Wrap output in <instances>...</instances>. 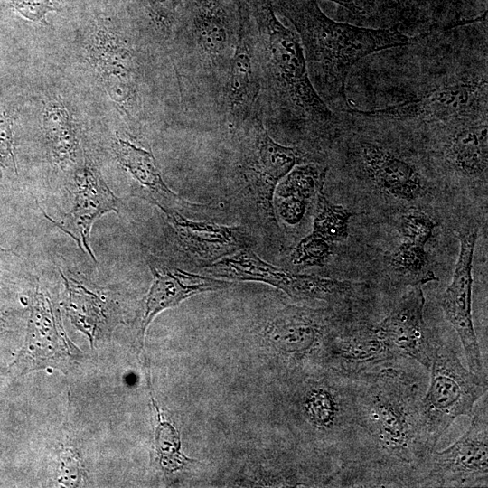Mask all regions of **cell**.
I'll list each match as a JSON object with an SVG mask.
<instances>
[{
  "label": "cell",
  "instance_id": "cell-21",
  "mask_svg": "<svg viewBox=\"0 0 488 488\" xmlns=\"http://www.w3.org/2000/svg\"><path fill=\"white\" fill-rule=\"evenodd\" d=\"M45 136L53 161L65 167L75 160L78 141L68 111L59 103H51L43 116Z\"/></svg>",
  "mask_w": 488,
  "mask_h": 488
},
{
  "label": "cell",
  "instance_id": "cell-10",
  "mask_svg": "<svg viewBox=\"0 0 488 488\" xmlns=\"http://www.w3.org/2000/svg\"><path fill=\"white\" fill-rule=\"evenodd\" d=\"M478 230L465 226L458 233V258L451 283L442 293L439 305L446 320L458 334L470 371L486 377L472 316L473 259Z\"/></svg>",
  "mask_w": 488,
  "mask_h": 488
},
{
  "label": "cell",
  "instance_id": "cell-19",
  "mask_svg": "<svg viewBox=\"0 0 488 488\" xmlns=\"http://www.w3.org/2000/svg\"><path fill=\"white\" fill-rule=\"evenodd\" d=\"M269 329L282 351L302 356L318 343L325 326L313 314L288 310L272 322Z\"/></svg>",
  "mask_w": 488,
  "mask_h": 488
},
{
  "label": "cell",
  "instance_id": "cell-2",
  "mask_svg": "<svg viewBox=\"0 0 488 488\" xmlns=\"http://www.w3.org/2000/svg\"><path fill=\"white\" fill-rule=\"evenodd\" d=\"M285 12L299 34L313 86L337 113L350 108L345 85L357 61L374 52L406 47L419 37L408 35L398 28L361 27L335 22L311 3L286 5Z\"/></svg>",
  "mask_w": 488,
  "mask_h": 488
},
{
  "label": "cell",
  "instance_id": "cell-5",
  "mask_svg": "<svg viewBox=\"0 0 488 488\" xmlns=\"http://www.w3.org/2000/svg\"><path fill=\"white\" fill-rule=\"evenodd\" d=\"M428 371L430 380L418 420L419 445L427 458L455 419L471 418L475 403L487 392V377L466 369L455 351L439 340Z\"/></svg>",
  "mask_w": 488,
  "mask_h": 488
},
{
  "label": "cell",
  "instance_id": "cell-1",
  "mask_svg": "<svg viewBox=\"0 0 488 488\" xmlns=\"http://www.w3.org/2000/svg\"><path fill=\"white\" fill-rule=\"evenodd\" d=\"M258 18L249 30L258 63L265 126L311 142L337 132L340 115L313 86L299 38L271 14Z\"/></svg>",
  "mask_w": 488,
  "mask_h": 488
},
{
  "label": "cell",
  "instance_id": "cell-29",
  "mask_svg": "<svg viewBox=\"0 0 488 488\" xmlns=\"http://www.w3.org/2000/svg\"><path fill=\"white\" fill-rule=\"evenodd\" d=\"M9 1L23 17L32 21H42L47 13L55 10L54 0Z\"/></svg>",
  "mask_w": 488,
  "mask_h": 488
},
{
  "label": "cell",
  "instance_id": "cell-6",
  "mask_svg": "<svg viewBox=\"0 0 488 488\" xmlns=\"http://www.w3.org/2000/svg\"><path fill=\"white\" fill-rule=\"evenodd\" d=\"M233 161L267 215L275 218L273 197L277 183L296 165L315 161L304 147L284 145L269 135L261 112L228 129Z\"/></svg>",
  "mask_w": 488,
  "mask_h": 488
},
{
  "label": "cell",
  "instance_id": "cell-22",
  "mask_svg": "<svg viewBox=\"0 0 488 488\" xmlns=\"http://www.w3.org/2000/svg\"><path fill=\"white\" fill-rule=\"evenodd\" d=\"M60 272L68 292L67 312L74 324L91 336L104 316L103 302L74 276Z\"/></svg>",
  "mask_w": 488,
  "mask_h": 488
},
{
  "label": "cell",
  "instance_id": "cell-9",
  "mask_svg": "<svg viewBox=\"0 0 488 488\" xmlns=\"http://www.w3.org/2000/svg\"><path fill=\"white\" fill-rule=\"evenodd\" d=\"M471 424L453 445L434 451L419 483L426 486L486 485L488 479L487 413H473Z\"/></svg>",
  "mask_w": 488,
  "mask_h": 488
},
{
  "label": "cell",
  "instance_id": "cell-24",
  "mask_svg": "<svg viewBox=\"0 0 488 488\" xmlns=\"http://www.w3.org/2000/svg\"><path fill=\"white\" fill-rule=\"evenodd\" d=\"M353 215L343 206L331 203L322 191L317 195L313 231L332 243L343 241L348 236L349 220Z\"/></svg>",
  "mask_w": 488,
  "mask_h": 488
},
{
  "label": "cell",
  "instance_id": "cell-3",
  "mask_svg": "<svg viewBox=\"0 0 488 488\" xmlns=\"http://www.w3.org/2000/svg\"><path fill=\"white\" fill-rule=\"evenodd\" d=\"M357 435L384 468L416 469L428 459L418 440L422 393L405 371L386 365L354 376Z\"/></svg>",
  "mask_w": 488,
  "mask_h": 488
},
{
  "label": "cell",
  "instance_id": "cell-20",
  "mask_svg": "<svg viewBox=\"0 0 488 488\" xmlns=\"http://www.w3.org/2000/svg\"><path fill=\"white\" fill-rule=\"evenodd\" d=\"M384 258L391 278L398 283L413 286L436 280L428 267L425 245L401 239Z\"/></svg>",
  "mask_w": 488,
  "mask_h": 488
},
{
  "label": "cell",
  "instance_id": "cell-4",
  "mask_svg": "<svg viewBox=\"0 0 488 488\" xmlns=\"http://www.w3.org/2000/svg\"><path fill=\"white\" fill-rule=\"evenodd\" d=\"M443 68L424 71L412 98L370 113L405 129L488 115L487 38L450 54Z\"/></svg>",
  "mask_w": 488,
  "mask_h": 488
},
{
  "label": "cell",
  "instance_id": "cell-17",
  "mask_svg": "<svg viewBox=\"0 0 488 488\" xmlns=\"http://www.w3.org/2000/svg\"><path fill=\"white\" fill-rule=\"evenodd\" d=\"M330 355L339 373L356 376L397 358L383 341L377 324L345 327L330 342Z\"/></svg>",
  "mask_w": 488,
  "mask_h": 488
},
{
  "label": "cell",
  "instance_id": "cell-16",
  "mask_svg": "<svg viewBox=\"0 0 488 488\" xmlns=\"http://www.w3.org/2000/svg\"><path fill=\"white\" fill-rule=\"evenodd\" d=\"M148 265L153 283L145 299L140 329L142 336L155 316L163 310L177 306L192 296L230 286L228 281L188 273L157 259H149Z\"/></svg>",
  "mask_w": 488,
  "mask_h": 488
},
{
  "label": "cell",
  "instance_id": "cell-12",
  "mask_svg": "<svg viewBox=\"0 0 488 488\" xmlns=\"http://www.w3.org/2000/svg\"><path fill=\"white\" fill-rule=\"evenodd\" d=\"M424 306L421 286H413L392 311L376 324L383 341L397 359L409 358L429 370L438 339L425 324Z\"/></svg>",
  "mask_w": 488,
  "mask_h": 488
},
{
  "label": "cell",
  "instance_id": "cell-23",
  "mask_svg": "<svg viewBox=\"0 0 488 488\" xmlns=\"http://www.w3.org/2000/svg\"><path fill=\"white\" fill-rule=\"evenodd\" d=\"M329 166L318 161L296 165L277 183L276 197H292L308 202L323 191Z\"/></svg>",
  "mask_w": 488,
  "mask_h": 488
},
{
  "label": "cell",
  "instance_id": "cell-11",
  "mask_svg": "<svg viewBox=\"0 0 488 488\" xmlns=\"http://www.w3.org/2000/svg\"><path fill=\"white\" fill-rule=\"evenodd\" d=\"M80 354L65 335L50 298L37 288L32 304L25 345L16 363L23 372L47 367L67 371Z\"/></svg>",
  "mask_w": 488,
  "mask_h": 488
},
{
  "label": "cell",
  "instance_id": "cell-28",
  "mask_svg": "<svg viewBox=\"0 0 488 488\" xmlns=\"http://www.w3.org/2000/svg\"><path fill=\"white\" fill-rule=\"evenodd\" d=\"M308 202L292 197H275L276 211L285 222L294 225L303 219Z\"/></svg>",
  "mask_w": 488,
  "mask_h": 488
},
{
  "label": "cell",
  "instance_id": "cell-7",
  "mask_svg": "<svg viewBox=\"0 0 488 488\" xmlns=\"http://www.w3.org/2000/svg\"><path fill=\"white\" fill-rule=\"evenodd\" d=\"M205 271L226 279L263 282L294 300H338L352 295L355 287L347 280L297 274L276 267L261 259L249 248L206 265Z\"/></svg>",
  "mask_w": 488,
  "mask_h": 488
},
{
  "label": "cell",
  "instance_id": "cell-15",
  "mask_svg": "<svg viewBox=\"0 0 488 488\" xmlns=\"http://www.w3.org/2000/svg\"><path fill=\"white\" fill-rule=\"evenodd\" d=\"M109 211L118 213V199L99 173L92 166L86 165L75 174L74 204L71 210L59 221L44 215L97 262L89 241L90 230L99 217Z\"/></svg>",
  "mask_w": 488,
  "mask_h": 488
},
{
  "label": "cell",
  "instance_id": "cell-25",
  "mask_svg": "<svg viewBox=\"0 0 488 488\" xmlns=\"http://www.w3.org/2000/svg\"><path fill=\"white\" fill-rule=\"evenodd\" d=\"M158 414L157 426L155 428V447L159 463L164 470L174 472L183 468L187 464L192 463L181 453V441L178 431L167 420L162 419V416L156 408Z\"/></svg>",
  "mask_w": 488,
  "mask_h": 488
},
{
  "label": "cell",
  "instance_id": "cell-14",
  "mask_svg": "<svg viewBox=\"0 0 488 488\" xmlns=\"http://www.w3.org/2000/svg\"><path fill=\"white\" fill-rule=\"evenodd\" d=\"M162 211L173 241L192 259L209 265L249 246V238L241 227L192 221L176 210Z\"/></svg>",
  "mask_w": 488,
  "mask_h": 488
},
{
  "label": "cell",
  "instance_id": "cell-13",
  "mask_svg": "<svg viewBox=\"0 0 488 488\" xmlns=\"http://www.w3.org/2000/svg\"><path fill=\"white\" fill-rule=\"evenodd\" d=\"M259 70L249 26L241 25L227 74L219 119L228 129L261 112Z\"/></svg>",
  "mask_w": 488,
  "mask_h": 488
},
{
  "label": "cell",
  "instance_id": "cell-26",
  "mask_svg": "<svg viewBox=\"0 0 488 488\" xmlns=\"http://www.w3.org/2000/svg\"><path fill=\"white\" fill-rule=\"evenodd\" d=\"M333 244L313 231L295 247L290 260L294 265L301 267H323L333 255Z\"/></svg>",
  "mask_w": 488,
  "mask_h": 488
},
{
  "label": "cell",
  "instance_id": "cell-31",
  "mask_svg": "<svg viewBox=\"0 0 488 488\" xmlns=\"http://www.w3.org/2000/svg\"><path fill=\"white\" fill-rule=\"evenodd\" d=\"M80 468L77 458L70 451H66L61 456V480L66 485H75L79 480Z\"/></svg>",
  "mask_w": 488,
  "mask_h": 488
},
{
  "label": "cell",
  "instance_id": "cell-8",
  "mask_svg": "<svg viewBox=\"0 0 488 488\" xmlns=\"http://www.w3.org/2000/svg\"><path fill=\"white\" fill-rule=\"evenodd\" d=\"M406 130L425 134L432 152L446 169L468 179L486 178L487 115L457 117Z\"/></svg>",
  "mask_w": 488,
  "mask_h": 488
},
{
  "label": "cell",
  "instance_id": "cell-27",
  "mask_svg": "<svg viewBox=\"0 0 488 488\" xmlns=\"http://www.w3.org/2000/svg\"><path fill=\"white\" fill-rule=\"evenodd\" d=\"M437 223L420 211H410L404 214L399 223L401 239L426 245L432 237Z\"/></svg>",
  "mask_w": 488,
  "mask_h": 488
},
{
  "label": "cell",
  "instance_id": "cell-18",
  "mask_svg": "<svg viewBox=\"0 0 488 488\" xmlns=\"http://www.w3.org/2000/svg\"><path fill=\"white\" fill-rule=\"evenodd\" d=\"M114 151L120 164L139 186L141 196L161 211H196L202 207L186 202L166 185L150 151L121 137L116 139Z\"/></svg>",
  "mask_w": 488,
  "mask_h": 488
},
{
  "label": "cell",
  "instance_id": "cell-30",
  "mask_svg": "<svg viewBox=\"0 0 488 488\" xmlns=\"http://www.w3.org/2000/svg\"><path fill=\"white\" fill-rule=\"evenodd\" d=\"M11 159L14 168L15 160L14 155L13 135L11 121L5 114L0 113V165L4 166L3 160Z\"/></svg>",
  "mask_w": 488,
  "mask_h": 488
}]
</instances>
